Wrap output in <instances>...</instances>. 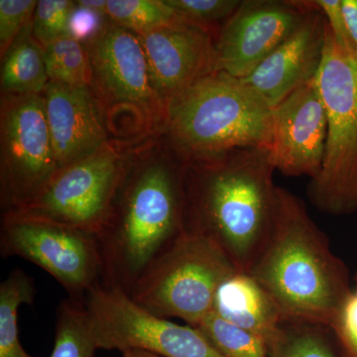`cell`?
Masks as SVG:
<instances>
[{
    "label": "cell",
    "instance_id": "cell-8",
    "mask_svg": "<svg viewBox=\"0 0 357 357\" xmlns=\"http://www.w3.org/2000/svg\"><path fill=\"white\" fill-rule=\"evenodd\" d=\"M0 248L3 257L18 256L42 268L66 289L72 299L83 301L102 284L98 236L86 230L7 213Z\"/></svg>",
    "mask_w": 357,
    "mask_h": 357
},
{
    "label": "cell",
    "instance_id": "cell-22",
    "mask_svg": "<svg viewBox=\"0 0 357 357\" xmlns=\"http://www.w3.org/2000/svg\"><path fill=\"white\" fill-rule=\"evenodd\" d=\"M49 81L72 86L91 83L88 49L79 40L67 34L43 48Z\"/></svg>",
    "mask_w": 357,
    "mask_h": 357
},
{
    "label": "cell",
    "instance_id": "cell-16",
    "mask_svg": "<svg viewBox=\"0 0 357 357\" xmlns=\"http://www.w3.org/2000/svg\"><path fill=\"white\" fill-rule=\"evenodd\" d=\"M43 93L59 171L107 145L102 114L89 86L79 88L49 81Z\"/></svg>",
    "mask_w": 357,
    "mask_h": 357
},
{
    "label": "cell",
    "instance_id": "cell-7",
    "mask_svg": "<svg viewBox=\"0 0 357 357\" xmlns=\"http://www.w3.org/2000/svg\"><path fill=\"white\" fill-rule=\"evenodd\" d=\"M83 303L98 349H141L162 357H222L198 328L155 316L121 289L100 284Z\"/></svg>",
    "mask_w": 357,
    "mask_h": 357
},
{
    "label": "cell",
    "instance_id": "cell-21",
    "mask_svg": "<svg viewBox=\"0 0 357 357\" xmlns=\"http://www.w3.org/2000/svg\"><path fill=\"white\" fill-rule=\"evenodd\" d=\"M98 351L83 301H64L59 307L55 344L50 357H95Z\"/></svg>",
    "mask_w": 357,
    "mask_h": 357
},
{
    "label": "cell",
    "instance_id": "cell-34",
    "mask_svg": "<svg viewBox=\"0 0 357 357\" xmlns=\"http://www.w3.org/2000/svg\"><path fill=\"white\" fill-rule=\"evenodd\" d=\"M356 283H357V276H356ZM356 288H357V287H356Z\"/></svg>",
    "mask_w": 357,
    "mask_h": 357
},
{
    "label": "cell",
    "instance_id": "cell-15",
    "mask_svg": "<svg viewBox=\"0 0 357 357\" xmlns=\"http://www.w3.org/2000/svg\"><path fill=\"white\" fill-rule=\"evenodd\" d=\"M311 2L312 9L300 27L241 79L272 109L318 75L325 49L326 20Z\"/></svg>",
    "mask_w": 357,
    "mask_h": 357
},
{
    "label": "cell",
    "instance_id": "cell-30",
    "mask_svg": "<svg viewBox=\"0 0 357 357\" xmlns=\"http://www.w3.org/2000/svg\"><path fill=\"white\" fill-rule=\"evenodd\" d=\"M74 13L70 15L68 34L79 41L84 39L91 40L100 30V17L102 15L77 6Z\"/></svg>",
    "mask_w": 357,
    "mask_h": 357
},
{
    "label": "cell",
    "instance_id": "cell-31",
    "mask_svg": "<svg viewBox=\"0 0 357 357\" xmlns=\"http://www.w3.org/2000/svg\"><path fill=\"white\" fill-rule=\"evenodd\" d=\"M342 6L357 53V0H342Z\"/></svg>",
    "mask_w": 357,
    "mask_h": 357
},
{
    "label": "cell",
    "instance_id": "cell-25",
    "mask_svg": "<svg viewBox=\"0 0 357 357\" xmlns=\"http://www.w3.org/2000/svg\"><path fill=\"white\" fill-rule=\"evenodd\" d=\"M77 7L70 0H39L31 22L33 38L42 47L68 34L70 15Z\"/></svg>",
    "mask_w": 357,
    "mask_h": 357
},
{
    "label": "cell",
    "instance_id": "cell-12",
    "mask_svg": "<svg viewBox=\"0 0 357 357\" xmlns=\"http://www.w3.org/2000/svg\"><path fill=\"white\" fill-rule=\"evenodd\" d=\"M328 138V115L316 77L273 107L268 155L285 176L314 178L321 172Z\"/></svg>",
    "mask_w": 357,
    "mask_h": 357
},
{
    "label": "cell",
    "instance_id": "cell-18",
    "mask_svg": "<svg viewBox=\"0 0 357 357\" xmlns=\"http://www.w3.org/2000/svg\"><path fill=\"white\" fill-rule=\"evenodd\" d=\"M26 28L6 55L0 86L6 96L40 95L49 83L43 47Z\"/></svg>",
    "mask_w": 357,
    "mask_h": 357
},
{
    "label": "cell",
    "instance_id": "cell-17",
    "mask_svg": "<svg viewBox=\"0 0 357 357\" xmlns=\"http://www.w3.org/2000/svg\"><path fill=\"white\" fill-rule=\"evenodd\" d=\"M213 312L232 325L262 337L269 349L285 323L266 291L252 276L239 270L218 288Z\"/></svg>",
    "mask_w": 357,
    "mask_h": 357
},
{
    "label": "cell",
    "instance_id": "cell-3",
    "mask_svg": "<svg viewBox=\"0 0 357 357\" xmlns=\"http://www.w3.org/2000/svg\"><path fill=\"white\" fill-rule=\"evenodd\" d=\"M98 234L102 284L130 292L185 230V170L156 163L126 185Z\"/></svg>",
    "mask_w": 357,
    "mask_h": 357
},
{
    "label": "cell",
    "instance_id": "cell-20",
    "mask_svg": "<svg viewBox=\"0 0 357 357\" xmlns=\"http://www.w3.org/2000/svg\"><path fill=\"white\" fill-rule=\"evenodd\" d=\"M107 15L115 25L136 34L168 26L194 24L165 0H107Z\"/></svg>",
    "mask_w": 357,
    "mask_h": 357
},
{
    "label": "cell",
    "instance_id": "cell-1",
    "mask_svg": "<svg viewBox=\"0 0 357 357\" xmlns=\"http://www.w3.org/2000/svg\"><path fill=\"white\" fill-rule=\"evenodd\" d=\"M185 163V229L210 238L248 273L276 208V170L268 151L237 148Z\"/></svg>",
    "mask_w": 357,
    "mask_h": 357
},
{
    "label": "cell",
    "instance_id": "cell-10",
    "mask_svg": "<svg viewBox=\"0 0 357 357\" xmlns=\"http://www.w3.org/2000/svg\"><path fill=\"white\" fill-rule=\"evenodd\" d=\"M121 159L105 145L59 171L34 201L10 213L63 223L98 236L121 187Z\"/></svg>",
    "mask_w": 357,
    "mask_h": 357
},
{
    "label": "cell",
    "instance_id": "cell-33",
    "mask_svg": "<svg viewBox=\"0 0 357 357\" xmlns=\"http://www.w3.org/2000/svg\"><path fill=\"white\" fill-rule=\"evenodd\" d=\"M122 357H162L152 352L141 351V349H128L122 351Z\"/></svg>",
    "mask_w": 357,
    "mask_h": 357
},
{
    "label": "cell",
    "instance_id": "cell-14",
    "mask_svg": "<svg viewBox=\"0 0 357 357\" xmlns=\"http://www.w3.org/2000/svg\"><path fill=\"white\" fill-rule=\"evenodd\" d=\"M136 35L144 48L152 86L166 112L173 98L218 72L215 41L206 28L168 26Z\"/></svg>",
    "mask_w": 357,
    "mask_h": 357
},
{
    "label": "cell",
    "instance_id": "cell-26",
    "mask_svg": "<svg viewBox=\"0 0 357 357\" xmlns=\"http://www.w3.org/2000/svg\"><path fill=\"white\" fill-rule=\"evenodd\" d=\"M190 22L210 30L211 25L225 21L236 13L239 0H165Z\"/></svg>",
    "mask_w": 357,
    "mask_h": 357
},
{
    "label": "cell",
    "instance_id": "cell-6",
    "mask_svg": "<svg viewBox=\"0 0 357 357\" xmlns=\"http://www.w3.org/2000/svg\"><path fill=\"white\" fill-rule=\"evenodd\" d=\"M237 270L213 241L185 229L145 270L128 296L155 316L196 326L213 311L222 282Z\"/></svg>",
    "mask_w": 357,
    "mask_h": 357
},
{
    "label": "cell",
    "instance_id": "cell-9",
    "mask_svg": "<svg viewBox=\"0 0 357 357\" xmlns=\"http://www.w3.org/2000/svg\"><path fill=\"white\" fill-rule=\"evenodd\" d=\"M59 172L43 96H6L1 105V195L24 208Z\"/></svg>",
    "mask_w": 357,
    "mask_h": 357
},
{
    "label": "cell",
    "instance_id": "cell-13",
    "mask_svg": "<svg viewBox=\"0 0 357 357\" xmlns=\"http://www.w3.org/2000/svg\"><path fill=\"white\" fill-rule=\"evenodd\" d=\"M91 83L110 102L134 105L166 121V107L152 86L139 37L117 25L102 29L89 40Z\"/></svg>",
    "mask_w": 357,
    "mask_h": 357
},
{
    "label": "cell",
    "instance_id": "cell-5",
    "mask_svg": "<svg viewBox=\"0 0 357 357\" xmlns=\"http://www.w3.org/2000/svg\"><path fill=\"white\" fill-rule=\"evenodd\" d=\"M328 115L325 159L310 180L307 198L321 213L357 211V55L338 46L326 22L323 61L316 77Z\"/></svg>",
    "mask_w": 357,
    "mask_h": 357
},
{
    "label": "cell",
    "instance_id": "cell-29",
    "mask_svg": "<svg viewBox=\"0 0 357 357\" xmlns=\"http://www.w3.org/2000/svg\"><path fill=\"white\" fill-rule=\"evenodd\" d=\"M312 3L323 14L338 46L351 55H357L356 46L352 41L342 11V0H312Z\"/></svg>",
    "mask_w": 357,
    "mask_h": 357
},
{
    "label": "cell",
    "instance_id": "cell-19",
    "mask_svg": "<svg viewBox=\"0 0 357 357\" xmlns=\"http://www.w3.org/2000/svg\"><path fill=\"white\" fill-rule=\"evenodd\" d=\"M34 282L23 270L15 269L0 285V357H32L20 342L18 310L34 300Z\"/></svg>",
    "mask_w": 357,
    "mask_h": 357
},
{
    "label": "cell",
    "instance_id": "cell-23",
    "mask_svg": "<svg viewBox=\"0 0 357 357\" xmlns=\"http://www.w3.org/2000/svg\"><path fill=\"white\" fill-rule=\"evenodd\" d=\"M222 357H271L262 337L232 325L211 312L195 326Z\"/></svg>",
    "mask_w": 357,
    "mask_h": 357
},
{
    "label": "cell",
    "instance_id": "cell-32",
    "mask_svg": "<svg viewBox=\"0 0 357 357\" xmlns=\"http://www.w3.org/2000/svg\"><path fill=\"white\" fill-rule=\"evenodd\" d=\"M76 3L77 6L84 7L100 15H107V0H77Z\"/></svg>",
    "mask_w": 357,
    "mask_h": 357
},
{
    "label": "cell",
    "instance_id": "cell-24",
    "mask_svg": "<svg viewBox=\"0 0 357 357\" xmlns=\"http://www.w3.org/2000/svg\"><path fill=\"white\" fill-rule=\"evenodd\" d=\"M271 357H335L332 333L324 326L285 321L270 347Z\"/></svg>",
    "mask_w": 357,
    "mask_h": 357
},
{
    "label": "cell",
    "instance_id": "cell-2",
    "mask_svg": "<svg viewBox=\"0 0 357 357\" xmlns=\"http://www.w3.org/2000/svg\"><path fill=\"white\" fill-rule=\"evenodd\" d=\"M248 273L291 323L330 328L354 291L304 202L280 187L271 229Z\"/></svg>",
    "mask_w": 357,
    "mask_h": 357
},
{
    "label": "cell",
    "instance_id": "cell-11",
    "mask_svg": "<svg viewBox=\"0 0 357 357\" xmlns=\"http://www.w3.org/2000/svg\"><path fill=\"white\" fill-rule=\"evenodd\" d=\"M311 1L243 0L215 40L218 72L243 79L306 20Z\"/></svg>",
    "mask_w": 357,
    "mask_h": 357
},
{
    "label": "cell",
    "instance_id": "cell-4",
    "mask_svg": "<svg viewBox=\"0 0 357 357\" xmlns=\"http://www.w3.org/2000/svg\"><path fill=\"white\" fill-rule=\"evenodd\" d=\"M165 124L184 161L237 148L268 151L273 109L243 79L217 72L168 103Z\"/></svg>",
    "mask_w": 357,
    "mask_h": 357
},
{
    "label": "cell",
    "instance_id": "cell-27",
    "mask_svg": "<svg viewBox=\"0 0 357 357\" xmlns=\"http://www.w3.org/2000/svg\"><path fill=\"white\" fill-rule=\"evenodd\" d=\"M38 1L0 0V50L6 55L32 20Z\"/></svg>",
    "mask_w": 357,
    "mask_h": 357
},
{
    "label": "cell",
    "instance_id": "cell-28",
    "mask_svg": "<svg viewBox=\"0 0 357 357\" xmlns=\"http://www.w3.org/2000/svg\"><path fill=\"white\" fill-rule=\"evenodd\" d=\"M335 357H357V288L330 326Z\"/></svg>",
    "mask_w": 357,
    "mask_h": 357
}]
</instances>
